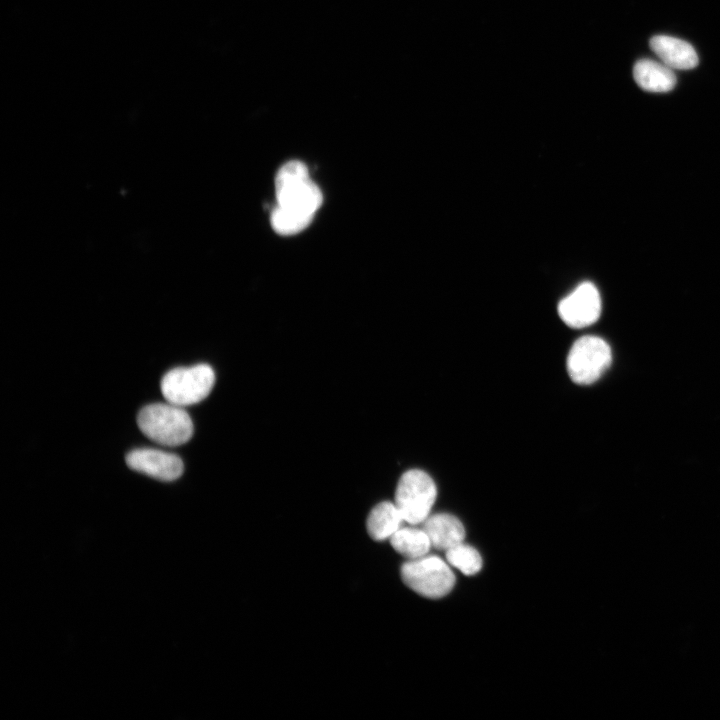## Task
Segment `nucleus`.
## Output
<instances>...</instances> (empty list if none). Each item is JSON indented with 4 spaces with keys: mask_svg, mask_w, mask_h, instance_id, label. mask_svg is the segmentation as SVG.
Wrapping results in <instances>:
<instances>
[{
    "mask_svg": "<svg viewBox=\"0 0 720 720\" xmlns=\"http://www.w3.org/2000/svg\"><path fill=\"white\" fill-rule=\"evenodd\" d=\"M436 497L433 479L422 470L411 469L404 472L397 483L395 504L405 522L417 525L428 518Z\"/></svg>",
    "mask_w": 720,
    "mask_h": 720,
    "instance_id": "obj_3",
    "label": "nucleus"
},
{
    "mask_svg": "<svg viewBox=\"0 0 720 720\" xmlns=\"http://www.w3.org/2000/svg\"><path fill=\"white\" fill-rule=\"evenodd\" d=\"M402 522L404 519L395 502L384 501L370 511L366 528L372 539L382 541L390 539L401 528Z\"/></svg>",
    "mask_w": 720,
    "mask_h": 720,
    "instance_id": "obj_12",
    "label": "nucleus"
},
{
    "mask_svg": "<svg viewBox=\"0 0 720 720\" xmlns=\"http://www.w3.org/2000/svg\"><path fill=\"white\" fill-rule=\"evenodd\" d=\"M390 543L396 552L408 560L427 555L432 547L424 529L414 527H401L390 537Z\"/></svg>",
    "mask_w": 720,
    "mask_h": 720,
    "instance_id": "obj_13",
    "label": "nucleus"
},
{
    "mask_svg": "<svg viewBox=\"0 0 720 720\" xmlns=\"http://www.w3.org/2000/svg\"><path fill=\"white\" fill-rule=\"evenodd\" d=\"M401 578L417 594L433 599L447 595L455 584L448 562L437 556L408 560L401 567Z\"/></svg>",
    "mask_w": 720,
    "mask_h": 720,
    "instance_id": "obj_5",
    "label": "nucleus"
},
{
    "mask_svg": "<svg viewBox=\"0 0 720 720\" xmlns=\"http://www.w3.org/2000/svg\"><path fill=\"white\" fill-rule=\"evenodd\" d=\"M432 547L447 551L463 542L464 526L455 516L447 513L429 515L423 522Z\"/></svg>",
    "mask_w": 720,
    "mask_h": 720,
    "instance_id": "obj_10",
    "label": "nucleus"
},
{
    "mask_svg": "<svg viewBox=\"0 0 720 720\" xmlns=\"http://www.w3.org/2000/svg\"><path fill=\"white\" fill-rule=\"evenodd\" d=\"M601 313V297L591 282L578 285L558 304L562 321L572 328H584L595 323Z\"/></svg>",
    "mask_w": 720,
    "mask_h": 720,
    "instance_id": "obj_7",
    "label": "nucleus"
},
{
    "mask_svg": "<svg viewBox=\"0 0 720 720\" xmlns=\"http://www.w3.org/2000/svg\"><path fill=\"white\" fill-rule=\"evenodd\" d=\"M137 423L145 436L164 446L182 445L193 435L189 414L181 406L171 403L143 407L138 413Z\"/></svg>",
    "mask_w": 720,
    "mask_h": 720,
    "instance_id": "obj_1",
    "label": "nucleus"
},
{
    "mask_svg": "<svg viewBox=\"0 0 720 720\" xmlns=\"http://www.w3.org/2000/svg\"><path fill=\"white\" fill-rule=\"evenodd\" d=\"M612 361L608 343L597 336H583L571 346L567 356V372L577 384L597 381Z\"/></svg>",
    "mask_w": 720,
    "mask_h": 720,
    "instance_id": "obj_6",
    "label": "nucleus"
},
{
    "mask_svg": "<svg viewBox=\"0 0 720 720\" xmlns=\"http://www.w3.org/2000/svg\"><path fill=\"white\" fill-rule=\"evenodd\" d=\"M214 383L213 369L207 364H197L167 372L161 380V391L169 403L183 407L205 399Z\"/></svg>",
    "mask_w": 720,
    "mask_h": 720,
    "instance_id": "obj_4",
    "label": "nucleus"
},
{
    "mask_svg": "<svg viewBox=\"0 0 720 720\" xmlns=\"http://www.w3.org/2000/svg\"><path fill=\"white\" fill-rule=\"evenodd\" d=\"M633 75L640 88L649 92H668L676 84V76L670 67L650 59L637 61Z\"/></svg>",
    "mask_w": 720,
    "mask_h": 720,
    "instance_id": "obj_11",
    "label": "nucleus"
},
{
    "mask_svg": "<svg viewBox=\"0 0 720 720\" xmlns=\"http://www.w3.org/2000/svg\"><path fill=\"white\" fill-rule=\"evenodd\" d=\"M313 217L277 205L271 213V226L280 235H293L307 228Z\"/></svg>",
    "mask_w": 720,
    "mask_h": 720,
    "instance_id": "obj_14",
    "label": "nucleus"
},
{
    "mask_svg": "<svg viewBox=\"0 0 720 720\" xmlns=\"http://www.w3.org/2000/svg\"><path fill=\"white\" fill-rule=\"evenodd\" d=\"M652 51L671 69L689 70L698 64V56L688 42L666 35L651 38Z\"/></svg>",
    "mask_w": 720,
    "mask_h": 720,
    "instance_id": "obj_9",
    "label": "nucleus"
},
{
    "mask_svg": "<svg viewBox=\"0 0 720 720\" xmlns=\"http://www.w3.org/2000/svg\"><path fill=\"white\" fill-rule=\"evenodd\" d=\"M447 562L465 575H474L482 567L478 551L463 542L446 551Z\"/></svg>",
    "mask_w": 720,
    "mask_h": 720,
    "instance_id": "obj_15",
    "label": "nucleus"
},
{
    "mask_svg": "<svg viewBox=\"0 0 720 720\" xmlns=\"http://www.w3.org/2000/svg\"><path fill=\"white\" fill-rule=\"evenodd\" d=\"M275 189L278 205L296 212L314 215L323 201L321 190L309 178L307 166L298 160L279 169Z\"/></svg>",
    "mask_w": 720,
    "mask_h": 720,
    "instance_id": "obj_2",
    "label": "nucleus"
},
{
    "mask_svg": "<svg viewBox=\"0 0 720 720\" xmlns=\"http://www.w3.org/2000/svg\"><path fill=\"white\" fill-rule=\"evenodd\" d=\"M129 468L162 481L179 478L184 469L181 458L157 449H135L126 455Z\"/></svg>",
    "mask_w": 720,
    "mask_h": 720,
    "instance_id": "obj_8",
    "label": "nucleus"
}]
</instances>
